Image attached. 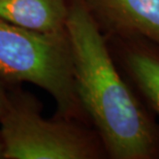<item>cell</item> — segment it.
Here are the masks:
<instances>
[{
  "label": "cell",
  "mask_w": 159,
  "mask_h": 159,
  "mask_svg": "<svg viewBox=\"0 0 159 159\" xmlns=\"http://www.w3.org/2000/svg\"><path fill=\"white\" fill-rule=\"evenodd\" d=\"M67 4L75 90L104 151L114 159L153 158L159 146L156 129L117 70L99 25L84 0Z\"/></svg>",
  "instance_id": "1"
},
{
  "label": "cell",
  "mask_w": 159,
  "mask_h": 159,
  "mask_svg": "<svg viewBox=\"0 0 159 159\" xmlns=\"http://www.w3.org/2000/svg\"><path fill=\"white\" fill-rule=\"evenodd\" d=\"M0 82L30 83L53 97L57 116L80 119L68 32L43 33L0 18Z\"/></svg>",
  "instance_id": "2"
},
{
  "label": "cell",
  "mask_w": 159,
  "mask_h": 159,
  "mask_svg": "<svg viewBox=\"0 0 159 159\" xmlns=\"http://www.w3.org/2000/svg\"><path fill=\"white\" fill-rule=\"evenodd\" d=\"M4 159H94L103 147L75 120L44 118L41 104L22 90H6L0 115Z\"/></svg>",
  "instance_id": "3"
},
{
  "label": "cell",
  "mask_w": 159,
  "mask_h": 159,
  "mask_svg": "<svg viewBox=\"0 0 159 159\" xmlns=\"http://www.w3.org/2000/svg\"><path fill=\"white\" fill-rule=\"evenodd\" d=\"M99 27L159 46V0H84Z\"/></svg>",
  "instance_id": "4"
},
{
  "label": "cell",
  "mask_w": 159,
  "mask_h": 159,
  "mask_svg": "<svg viewBox=\"0 0 159 159\" xmlns=\"http://www.w3.org/2000/svg\"><path fill=\"white\" fill-rule=\"evenodd\" d=\"M67 16V0H0V18L39 32H66Z\"/></svg>",
  "instance_id": "5"
},
{
  "label": "cell",
  "mask_w": 159,
  "mask_h": 159,
  "mask_svg": "<svg viewBox=\"0 0 159 159\" xmlns=\"http://www.w3.org/2000/svg\"><path fill=\"white\" fill-rule=\"evenodd\" d=\"M125 60L136 86L159 117V53L133 48L127 51Z\"/></svg>",
  "instance_id": "6"
},
{
  "label": "cell",
  "mask_w": 159,
  "mask_h": 159,
  "mask_svg": "<svg viewBox=\"0 0 159 159\" xmlns=\"http://www.w3.org/2000/svg\"><path fill=\"white\" fill-rule=\"evenodd\" d=\"M6 102V89L3 86V83L0 82V115H1L3 109H4Z\"/></svg>",
  "instance_id": "7"
},
{
  "label": "cell",
  "mask_w": 159,
  "mask_h": 159,
  "mask_svg": "<svg viewBox=\"0 0 159 159\" xmlns=\"http://www.w3.org/2000/svg\"><path fill=\"white\" fill-rule=\"evenodd\" d=\"M0 159H4V149H3V143L1 135H0Z\"/></svg>",
  "instance_id": "8"
}]
</instances>
